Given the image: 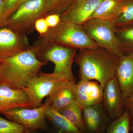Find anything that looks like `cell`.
Masks as SVG:
<instances>
[{
  "label": "cell",
  "mask_w": 133,
  "mask_h": 133,
  "mask_svg": "<svg viewBox=\"0 0 133 133\" xmlns=\"http://www.w3.org/2000/svg\"><path fill=\"white\" fill-rule=\"evenodd\" d=\"M131 130L132 131L133 133V125H131Z\"/></svg>",
  "instance_id": "cell-32"
},
{
  "label": "cell",
  "mask_w": 133,
  "mask_h": 133,
  "mask_svg": "<svg viewBox=\"0 0 133 133\" xmlns=\"http://www.w3.org/2000/svg\"><path fill=\"white\" fill-rule=\"evenodd\" d=\"M26 128L24 126L0 116V133H24Z\"/></svg>",
  "instance_id": "cell-24"
},
{
  "label": "cell",
  "mask_w": 133,
  "mask_h": 133,
  "mask_svg": "<svg viewBox=\"0 0 133 133\" xmlns=\"http://www.w3.org/2000/svg\"><path fill=\"white\" fill-rule=\"evenodd\" d=\"M30 46L25 35L7 27L0 29V60L19 54Z\"/></svg>",
  "instance_id": "cell-10"
},
{
  "label": "cell",
  "mask_w": 133,
  "mask_h": 133,
  "mask_svg": "<svg viewBox=\"0 0 133 133\" xmlns=\"http://www.w3.org/2000/svg\"><path fill=\"white\" fill-rule=\"evenodd\" d=\"M103 0H74L61 19L81 25L89 20Z\"/></svg>",
  "instance_id": "cell-11"
},
{
  "label": "cell",
  "mask_w": 133,
  "mask_h": 133,
  "mask_svg": "<svg viewBox=\"0 0 133 133\" xmlns=\"http://www.w3.org/2000/svg\"><path fill=\"white\" fill-rule=\"evenodd\" d=\"M81 26L98 47L119 57L125 55L121 43L116 35V28L112 23L101 19H91Z\"/></svg>",
  "instance_id": "cell-5"
},
{
  "label": "cell",
  "mask_w": 133,
  "mask_h": 133,
  "mask_svg": "<svg viewBox=\"0 0 133 133\" xmlns=\"http://www.w3.org/2000/svg\"><path fill=\"white\" fill-rule=\"evenodd\" d=\"M115 76L124 102L133 91V50L120 57Z\"/></svg>",
  "instance_id": "cell-14"
},
{
  "label": "cell",
  "mask_w": 133,
  "mask_h": 133,
  "mask_svg": "<svg viewBox=\"0 0 133 133\" xmlns=\"http://www.w3.org/2000/svg\"><path fill=\"white\" fill-rule=\"evenodd\" d=\"M35 28L40 36H42L45 34L50 28L46 23L45 18H41L37 20L35 23Z\"/></svg>",
  "instance_id": "cell-26"
},
{
  "label": "cell",
  "mask_w": 133,
  "mask_h": 133,
  "mask_svg": "<svg viewBox=\"0 0 133 133\" xmlns=\"http://www.w3.org/2000/svg\"><path fill=\"white\" fill-rule=\"evenodd\" d=\"M45 118L50 133H82L59 112L48 106L45 111Z\"/></svg>",
  "instance_id": "cell-17"
},
{
  "label": "cell",
  "mask_w": 133,
  "mask_h": 133,
  "mask_svg": "<svg viewBox=\"0 0 133 133\" xmlns=\"http://www.w3.org/2000/svg\"><path fill=\"white\" fill-rule=\"evenodd\" d=\"M66 79L54 74L41 72L22 89L26 93L33 108L40 107L44 98L53 92Z\"/></svg>",
  "instance_id": "cell-7"
},
{
  "label": "cell",
  "mask_w": 133,
  "mask_h": 133,
  "mask_svg": "<svg viewBox=\"0 0 133 133\" xmlns=\"http://www.w3.org/2000/svg\"><path fill=\"white\" fill-rule=\"evenodd\" d=\"M115 33L124 51V49L128 50L129 52L133 50V26L116 29Z\"/></svg>",
  "instance_id": "cell-23"
},
{
  "label": "cell",
  "mask_w": 133,
  "mask_h": 133,
  "mask_svg": "<svg viewBox=\"0 0 133 133\" xmlns=\"http://www.w3.org/2000/svg\"><path fill=\"white\" fill-rule=\"evenodd\" d=\"M133 23V1L125 0L121 13L114 24L115 28L119 29L126 28Z\"/></svg>",
  "instance_id": "cell-21"
},
{
  "label": "cell",
  "mask_w": 133,
  "mask_h": 133,
  "mask_svg": "<svg viewBox=\"0 0 133 133\" xmlns=\"http://www.w3.org/2000/svg\"><path fill=\"white\" fill-rule=\"evenodd\" d=\"M85 133H105L112 121L102 103L83 108Z\"/></svg>",
  "instance_id": "cell-12"
},
{
  "label": "cell",
  "mask_w": 133,
  "mask_h": 133,
  "mask_svg": "<svg viewBox=\"0 0 133 133\" xmlns=\"http://www.w3.org/2000/svg\"><path fill=\"white\" fill-rule=\"evenodd\" d=\"M49 106L45 101L40 107L35 108H16L0 112L10 121L24 126L28 129L49 132V127L45 118V111Z\"/></svg>",
  "instance_id": "cell-8"
},
{
  "label": "cell",
  "mask_w": 133,
  "mask_h": 133,
  "mask_svg": "<svg viewBox=\"0 0 133 133\" xmlns=\"http://www.w3.org/2000/svg\"><path fill=\"white\" fill-rule=\"evenodd\" d=\"M48 63L38 59L30 46L19 54L0 60V84L22 89Z\"/></svg>",
  "instance_id": "cell-2"
},
{
  "label": "cell",
  "mask_w": 133,
  "mask_h": 133,
  "mask_svg": "<svg viewBox=\"0 0 133 133\" xmlns=\"http://www.w3.org/2000/svg\"><path fill=\"white\" fill-rule=\"evenodd\" d=\"M102 104L111 121L125 112L121 90L115 76L108 81L103 88Z\"/></svg>",
  "instance_id": "cell-9"
},
{
  "label": "cell",
  "mask_w": 133,
  "mask_h": 133,
  "mask_svg": "<svg viewBox=\"0 0 133 133\" xmlns=\"http://www.w3.org/2000/svg\"><path fill=\"white\" fill-rule=\"evenodd\" d=\"M132 1H133V0H132Z\"/></svg>",
  "instance_id": "cell-33"
},
{
  "label": "cell",
  "mask_w": 133,
  "mask_h": 133,
  "mask_svg": "<svg viewBox=\"0 0 133 133\" xmlns=\"http://www.w3.org/2000/svg\"><path fill=\"white\" fill-rule=\"evenodd\" d=\"M76 101L82 108L102 103L103 88L97 81L80 80L75 85Z\"/></svg>",
  "instance_id": "cell-13"
},
{
  "label": "cell",
  "mask_w": 133,
  "mask_h": 133,
  "mask_svg": "<svg viewBox=\"0 0 133 133\" xmlns=\"http://www.w3.org/2000/svg\"><path fill=\"white\" fill-rule=\"evenodd\" d=\"M75 82L65 80L51 95L47 97L45 101L49 106L56 111L66 107L76 101Z\"/></svg>",
  "instance_id": "cell-16"
},
{
  "label": "cell",
  "mask_w": 133,
  "mask_h": 133,
  "mask_svg": "<svg viewBox=\"0 0 133 133\" xmlns=\"http://www.w3.org/2000/svg\"><path fill=\"white\" fill-rule=\"evenodd\" d=\"M119 58L98 47L79 50L74 62L79 67V79L97 81L104 88L115 76Z\"/></svg>",
  "instance_id": "cell-1"
},
{
  "label": "cell",
  "mask_w": 133,
  "mask_h": 133,
  "mask_svg": "<svg viewBox=\"0 0 133 133\" xmlns=\"http://www.w3.org/2000/svg\"><path fill=\"white\" fill-rule=\"evenodd\" d=\"M131 126L129 115L125 111L121 116L112 121L105 133H129Z\"/></svg>",
  "instance_id": "cell-20"
},
{
  "label": "cell",
  "mask_w": 133,
  "mask_h": 133,
  "mask_svg": "<svg viewBox=\"0 0 133 133\" xmlns=\"http://www.w3.org/2000/svg\"><path fill=\"white\" fill-rule=\"evenodd\" d=\"M74 0H45V10L47 15L52 14L62 15Z\"/></svg>",
  "instance_id": "cell-22"
},
{
  "label": "cell",
  "mask_w": 133,
  "mask_h": 133,
  "mask_svg": "<svg viewBox=\"0 0 133 133\" xmlns=\"http://www.w3.org/2000/svg\"><path fill=\"white\" fill-rule=\"evenodd\" d=\"M125 1L103 0L90 19H101L110 22L114 24L121 13Z\"/></svg>",
  "instance_id": "cell-18"
},
{
  "label": "cell",
  "mask_w": 133,
  "mask_h": 133,
  "mask_svg": "<svg viewBox=\"0 0 133 133\" xmlns=\"http://www.w3.org/2000/svg\"><path fill=\"white\" fill-rule=\"evenodd\" d=\"M40 37L62 46L79 50L98 47L81 25L61 19L57 26L50 28L47 33Z\"/></svg>",
  "instance_id": "cell-4"
},
{
  "label": "cell",
  "mask_w": 133,
  "mask_h": 133,
  "mask_svg": "<svg viewBox=\"0 0 133 133\" xmlns=\"http://www.w3.org/2000/svg\"><path fill=\"white\" fill-rule=\"evenodd\" d=\"M45 19L49 28H54L57 26L61 21V15L57 14L49 15L45 17Z\"/></svg>",
  "instance_id": "cell-28"
},
{
  "label": "cell",
  "mask_w": 133,
  "mask_h": 133,
  "mask_svg": "<svg viewBox=\"0 0 133 133\" xmlns=\"http://www.w3.org/2000/svg\"><path fill=\"white\" fill-rule=\"evenodd\" d=\"M19 107L33 108L26 93L22 89L0 84V112Z\"/></svg>",
  "instance_id": "cell-15"
},
{
  "label": "cell",
  "mask_w": 133,
  "mask_h": 133,
  "mask_svg": "<svg viewBox=\"0 0 133 133\" xmlns=\"http://www.w3.org/2000/svg\"><path fill=\"white\" fill-rule=\"evenodd\" d=\"M28 1V0H19L18 2H17V4L16 5V6L15 8V9L14 11V12L19 7V6L21 5L22 4V3H23L27 1Z\"/></svg>",
  "instance_id": "cell-31"
},
{
  "label": "cell",
  "mask_w": 133,
  "mask_h": 133,
  "mask_svg": "<svg viewBox=\"0 0 133 133\" xmlns=\"http://www.w3.org/2000/svg\"><path fill=\"white\" fill-rule=\"evenodd\" d=\"M5 6L3 0H0V29L6 27L7 22L5 16Z\"/></svg>",
  "instance_id": "cell-29"
},
{
  "label": "cell",
  "mask_w": 133,
  "mask_h": 133,
  "mask_svg": "<svg viewBox=\"0 0 133 133\" xmlns=\"http://www.w3.org/2000/svg\"><path fill=\"white\" fill-rule=\"evenodd\" d=\"M5 4V19L7 21L14 13L19 0H3Z\"/></svg>",
  "instance_id": "cell-25"
},
{
  "label": "cell",
  "mask_w": 133,
  "mask_h": 133,
  "mask_svg": "<svg viewBox=\"0 0 133 133\" xmlns=\"http://www.w3.org/2000/svg\"><path fill=\"white\" fill-rule=\"evenodd\" d=\"M31 47L40 61L47 63L50 61L54 64V74L68 81L75 82L72 65L78 49L62 46L40 37Z\"/></svg>",
  "instance_id": "cell-3"
},
{
  "label": "cell",
  "mask_w": 133,
  "mask_h": 133,
  "mask_svg": "<svg viewBox=\"0 0 133 133\" xmlns=\"http://www.w3.org/2000/svg\"><path fill=\"white\" fill-rule=\"evenodd\" d=\"M125 111L128 114L131 121V125H133V91L124 102Z\"/></svg>",
  "instance_id": "cell-27"
},
{
  "label": "cell",
  "mask_w": 133,
  "mask_h": 133,
  "mask_svg": "<svg viewBox=\"0 0 133 133\" xmlns=\"http://www.w3.org/2000/svg\"><path fill=\"white\" fill-rule=\"evenodd\" d=\"M40 130L28 129L26 128V132L24 133H41Z\"/></svg>",
  "instance_id": "cell-30"
},
{
  "label": "cell",
  "mask_w": 133,
  "mask_h": 133,
  "mask_svg": "<svg viewBox=\"0 0 133 133\" xmlns=\"http://www.w3.org/2000/svg\"><path fill=\"white\" fill-rule=\"evenodd\" d=\"M45 0H28L22 4L8 19L6 27L26 35L35 29L36 22L47 16Z\"/></svg>",
  "instance_id": "cell-6"
},
{
  "label": "cell",
  "mask_w": 133,
  "mask_h": 133,
  "mask_svg": "<svg viewBox=\"0 0 133 133\" xmlns=\"http://www.w3.org/2000/svg\"><path fill=\"white\" fill-rule=\"evenodd\" d=\"M58 111L81 133H85L83 119V108L77 102H73Z\"/></svg>",
  "instance_id": "cell-19"
}]
</instances>
